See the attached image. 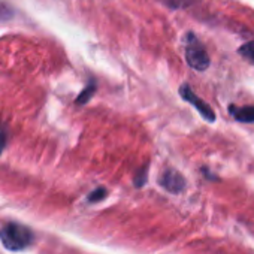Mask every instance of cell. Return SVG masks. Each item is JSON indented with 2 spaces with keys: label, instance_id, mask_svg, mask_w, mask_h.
<instances>
[{
  "label": "cell",
  "instance_id": "6da1fadb",
  "mask_svg": "<svg viewBox=\"0 0 254 254\" xmlns=\"http://www.w3.org/2000/svg\"><path fill=\"white\" fill-rule=\"evenodd\" d=\"M32 239H33L32 232L21 224L11 223L0 230V241L3 242V245L8 250H14V251L23 250L29 247Z\"/></svg>",
  "mask_w": 254,
  "mask_h": 254
},
{
  "label": "cell",
  "instance_id": "7a4b0ae2",
  "mask_svg": "<svg viewBox=\"0 0 254 254\" xmlns=\"http://www.w3.org/2000/svg\"><path fill=\"white\" fill-rule=\"evenodd\" d=\"M186 60L190 67H193L197 72H205L209 67V56L203 45L196 39L194 35L189 33L187 38V47H186Z\"/></svg>",
  "mask_w": 254,
  "mask_h": 254
},
{
  "label": "cell",
  "instance_id": "3957f363",
  "mask_svg": "<svg viewBox=\"0 0 254 254\" xmlns=\"http://www.w3.org/2000/svg\"><path fill=\"white\" fill-rule=\"evenodd\" d=\"M180 94H181V97H183L186 102L191 103L206 121H209V123H214V121H215V114H214L212 108H211L206 102H203L200 97H197V96L193 93V90L189 87V84H183V85H181Z\"/></svg>",
  "mask_w": 254,
  "mask_h": 254
},
{
  "label": "cell",
  "instance_id": "277c9868",
  "mask_svg": "<svg viewBox=\"0 0 254 254\" xmlns=\"http://www.w3.org/2000/svg\"><path fill=\"white\" fill-rule=\"evenodd\" d=\"M160 184H162V187H165L171 193H180L186 187V180L183 178V175L180 172H177L174 169H168L162 175Z\"/></svg>",
  "mask_w": 254,
  "mask_h": 254
},
{
  "label": "cell",
  "instance_id": "5b68a950",
  "mask_svg": "<svg viewBox=\"0 0 254 254\" xmlns=\"http://www.w3.org/2000/svg\"><path fill=\"white\" fill-rule=\"evenodd\" d=\"M230 115L241 123H254V105L250 106H229Z\"/></svg>",
  "mask_w": 254,
  "mask_h": 254
},
{
  "label": "cell",
  "instance_id": "8992f818",
  "mask_svg": "<svg viewBox=\"0 0 254 254\" xmlns=\"http://www.w3.org/2000/svg\"><path fill=\"white\" fill-rule=\"evenodd\" d=\"M96 91V84H94V81L91 79L90 81V84L82 90V93L78 96V99H76V103L78 105H82V103H85V102H88L90 100V97H91V94Z\"/></svg>",
  "mask_w": 254,
  "mask_h": 254
},
{
  "label": "cell",
  "instance_id": "52a82bcc",
  "mask_svg": "<svg viewBox=\"0 0 254 254\" xmlns=\"http://www.w3.org/2000/svg\"><path fill=\"white\" fill-rule=\"evenodd\" d=\"M238 53H239L242 57H245V59H248L250 62L254 63V42H248V44L242 45V47L239 48Z\"/></svg>",
  "mask_w": 254,
  "mask_h": 254
},
{
  "label": "cell",
  "instance_id": "ba28073f",
  "mask_svg": "<svg viewBox=\"0 0 254 254\" xmlns=\"http://www.w3.org/2000/svg\"><path fill=\"white\" fill-rule=\"evenodd\" d=\"M163 2L171 8H184L191 3V0H163Z\"/></svg>",
  "mask_w": 254,
  "mask_h": 254
},
{
  "label": "cell",
  "instance_id": "9c48e42d",
  "mask_svg": "<svg viewBox=\"0 0 254 254\" xmlns=\"http://www.w3.org/2000/svg\"><path fill=\"white\" fill-rule=\"evenodd\" d=\"M105 196H106V190H105V189H97V190H94V191L88 196V200H90V202L102 200Z\"/></svg>",
  "mask_w": 254,
  "mask_h": 254
},
{
  "label": "cell",
  "instance_id": "30bf717a",
  "mask_svg": "<svg viewBox=\"0 0 254 254\" xmlns=\"http://www.w3.org/2000/svg\"><path fill=\"white\" fill-rule=\"evenodd\" d=\"M145 181H147V168H142V169L138 172V175H136V178H135V183H136L138 187H141Z\"/></svg>",
  "mask_w": 254,
  "mask_h": 254
},
{
  "label": "cell",
  "instance_id": "8fae6325",
  "mask_svg": "<svg viewBox=\"0 0 254 254\" xmlns=\"http://www.w3.org/2000/svg\"><path fill=\"white\" fill-rule=\"evenodd\" d=\"M5 145H6V133L3 132L2 127H0V154L5 150Z\"/></svg>",
  "mask_w": 254,
  "mask_h": 254
},
{
  "label": "cell",
  "instance_id": "7c38bea8",
  "mask_svg": "<svg viewBox=\"0 0 254 254\" xmlns=\"http://www.w3.org/2000/svg\"><path fill=\"white\" fill-rule=\"evenodd\" d=\"M5 15H9V11H8L2 3H0V20H3Z\"/></svg>",
  "mask_w": 254,
  "mask_h": 254
}]
</instances>
